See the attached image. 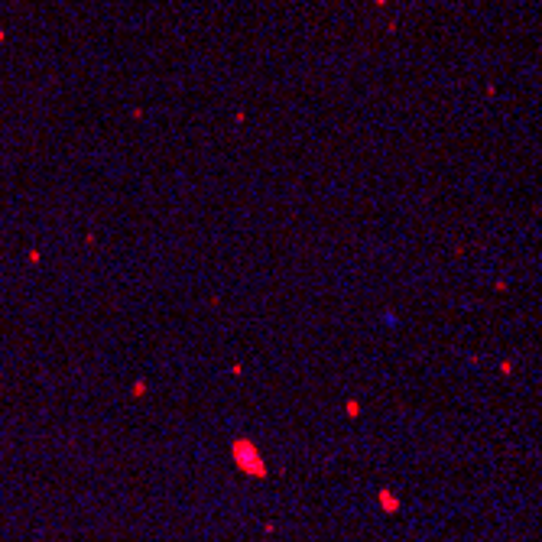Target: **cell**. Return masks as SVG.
Returning a JSON list of instances; mask_svg holds the SVG:
<instances>
[{
  "label": "cell",
  "mask_w": 542,
  "mask_h": 542,
  "mask_svg": "<svg viewBox=\"0 0 542 542\" xmlns=\"http://www.w3.org/2000/svg\"><path fill=\"white\" fill-rule=\"evenodd\" d=\"M380 500H383V507H386V510H396V497H390V494H380Z\"/></svg>",
  "instance_id": "1"
}]
</instances>
